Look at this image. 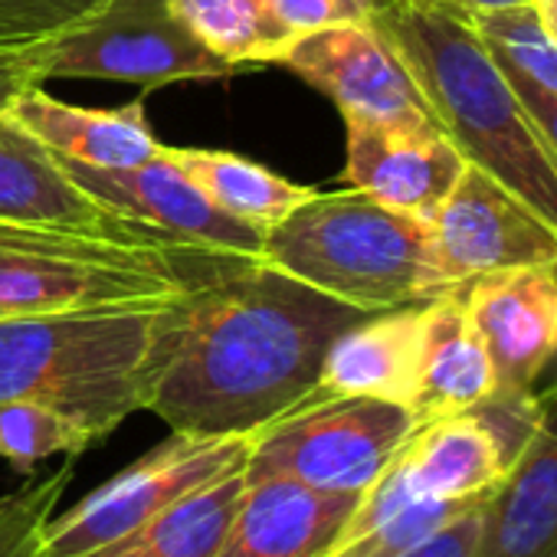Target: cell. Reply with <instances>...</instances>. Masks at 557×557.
I'll return each mask as SVG.
<instances>
[{
    "instance_id": "cell-27",
    "label": "cell",
    "mask_w": 557,
    "mask_h": 557,
    "mask_svg": "<svg viewBox=\"0 0 557 557\" xmlns=\"http://www.w3.org/2000/svg\"><path fill=\"white\" fill-rule=\"evenodd\" d=\"M482 502H446V498H413L400 511L387 515L381 524L364 531L361 537L338 544L329 557H404L407 550L426 544Z\"/></svg>"
},
{
    "instance_id": "cell-19",
    "label": "cell",
    "mask_w": 557,
    "mask_h": 557,
    "mask_svg": "<svg viewBox=\"0 0 557 557\" xmlns=\"http://www.w3.org/2000/svg\"><path fill=\"white\" fill-rule=\"evenodd\" d=\"M492 391L495 368L479 332L466 315L462 289L430 299L423 319L420 377L410 404L417 423L466 413L475 404H482Z\"/></svg>"
},
{
    "instance_id": "cell-4",
    "label": "cell",
    "mask_w": 557,
    "mask_h": 557,
    "mask_svg": "<svg viewBox=\"0 0 557 557\" xmlns=\"http://www.w3.org/2000/svg\"><path fill=\"white\" fill-rule=\"evenodd\" d=\"M262 259L364 312L426 302L446 293L433 265L430 223L358 187L315 190L265 233Z\"/></svg>"
},
{
    "instance_id": "cell-13",
    "label": "cell",
    "mask_w": 557,
    "mask_h": 557,
    "mask_svg": "<svg viewBox=\"0 0 557 557\" xmlns=\"http://www.w3.org/2000/svg\"><path fill=\"white\" fill-rule=\"evenodd\" d=\"M459 289L492 358L495 391H534L557 355V265L502 269Z\"/></svg>"
},
{
    "instance_id": "cell-24",
    "label": "cell",
    "mask_w": 557,
    "mask_h": 557,
    "mask_svg": "<svg viewBox=\"0 0 557 557\" xmlns=\"http://www.w3.org/2000/svg\"><path fill=\"white\" fill-rule=\"evenodd\" d=\"M469 21L518 96L557 102V44L541 27L531 4L479 11L469 14Z\"/></svg>"
},
{
    "instance_id": "cell-34",
    "label": "cell",
    "mask_w": 557,
    "mask_h": 557,
    "mask_svg": "<svg viewBox=\"0 0 557 557\" xmlns=\"http://www.w3.org/2000/svg\"><path fill=\"white\" fill-rule=\"evenodd\" d=\"M534 394H557V355L550 358V364L534 381Z\"/></svg>"
},
{
    "instance_id": "cell-2",
    "label": "cell",
    "mask_w": 557,
    "mask_h": 557,
    "mask_svg": "<svg viewBox=\"0 0 557 557\" xmlns=\"http://www.w3.org/2000/svg\"><path fill=\"white\" fill-rule=\"evenodd\" d=\"M371 24L407 66L433 122L462 158L557 230V154L469 14L443 0H381Z\"/></svg>"
},
{
    "instance_id": "cell-12",
    "label": "cell",
    "mask_w": 557,
    "mask_h": 557,
    "mask_svg": "<svg viewBox=\"0 0 557 557\" xmlns=\"http://www.w3.org/2000/svg\"><path fill=\"white\" fill-rule=\"evenodd\" d=\"M0 223L92 233L132 246H194L106 210L79 184H73L44 141L24 132L4 112H0Z\"/></svg>"
},
{
    "instance_id": "cell-10",
    "label": "cell",
    "mask_w": 557,
    "mask_h": 557,
    "mask_svg": "<svg viewBox=\"0 0 557 557\" xmlns=\"http://www.w3.org/2000/svg\"><path fill=\"white\" fill-rule=\"evenodd\" d=\"M60 168L106 210L168 233L174 239L216 249L226 256L262 259L265 233L223 213L168 154L161 151L135 168H86L79 161L60 158Z\"/></svg>"
},
{
    "instance_id": "cell-9",
    "label": "cell",
    "mask_w": 557,
    "mask_h": 557,
    "mask_svg": "<svg viewBox=\"0 0 557 557\" xmlns=\"http://www.w3.org/2000/svg\"><path fill=\"white\" fill-rule=\"evenodd\" d=\"M430 243L446 293L502 269L557 265V230L475 164L433 213Z\"/></svg>"
},
{
    "instance_id": "cell-32",
    "label": "cell",
    "mask_w": 557,
    "mask_h": 557,
    "mask_svg": "<svg viewBox=\"0 0 557 557\" xmlns=\"http://www.w3.org/2000/svg\"><path fill=\"white\" fill-rule=\"evenodd\" d=\"M443 4L462 11V14H479V11H498V8H515L528 4V0H443Z\"/></svg>"
},
{
    "instance_id": "cell-21",
    "label": "cell",
    "mask_w": 557,
    "mask_h": 557,
    "mask_svg": "<svg viewBox=\"0 0 557 557\" xmlns=\"http://www.w3.org/2000/svg\"><path fill=\"white\" fill-rule=\"evenodd\" d=\"M164 154L233 220L249 223L269 233L275 223H283L296 207H302L315 190L306 184H293L275 171L239 158L233 151H210V148H168Z\"/></svg>"
},
{
    "instance_id": "cell-33",
    "label": "cell",
    "mask_w": 557,
    "mask_h": 557,
    "mask_svg": "<svg viewBox=\"0 0 557 557\" xmlns=\"http://www.w3.org/2000/svg\"><path fill=\"white\" fill-rule=\"evenodd\" d=\"M531 11L537 14L541 27L550 34V40L557 44V0H528Z\"/></svg>"
},
{
    "instance_id": "cell-23",
    "label": "cell",
    "mask_w": 557,
    "mask_h": 557,
    "mask_svg": "<svg viewBox=\"0 0 557 557\" xmlns=\"http://www.w3.org/2000/svg\"><path fill=\"white\" fill-rule=\"evenodd\" d=\"M243 488V469L230 472L177 502L154 524H148L141 534L109 550L106 557H213L220 537L230 528V518L239 508Z\"/></svg>"
},
{
    "instance_id": "cell-11",
    "label": "cell",
    "mask_w": 557,
    "mask_h": 557,
    "mask_svg": "<svg viewBox=\"0 0 557 557\" xmlns=\"http://www.w3.org/2000/svg\"><path fill=\"white\" fill-rule=\"evenodd\" d=\"M278 66L325 92L342 109V119L436 125L407 66L371 21L309 34L293 44Z\"/></svg>"
},
{
    "instance_id": "cell-14",
    "label": "cell",
    "mask_w": 557,
    "mask_h": 557,
    "mask_svg": "<svg viewBox=\"0 0 557 557\" xmlns=\"http://www.w3.org/2000/svg\"><path fill=\"white\" fill-rule=\"evenodd\" d=\"M345 181L374 200L426 223L469 164L440 125L345 119Z\"/></svg>"
},
{
    "instance_id": "cell-7",
    "label": "cell",
    "mask_w": 557,
    "mask_h": 557,
    "mask_svg": "<svg viewBox=\"0 0 557 557\" xmlns=\"http://www.w3.org/2000/svg\"><path fill=\"white\" fill-rule=\"evenodd\" d=\"M249 436L171 433L66 511H53L40 557H106L197 488L246 469Z\"/></svg>"
},
{
    "instance_id": "cell-30",
    "label": "cell",
    "mask_w": 557,
    "mask_h": 557,
    "mask_svg": "<svg viewBox=\"0 0 557 557\" xmlns=\"http://www.w3.org/2000/svg\"><path fill=\"white\" fill-rule=\"evenodd\" d=\"M482 508V505H479ZM479 508L430 537L426 544L407 550L404 557H472L475 554V537H479Z\"/></svg>"
},
{
    "instance_id": "cell-5",
    "label": "cell",
    "mask_w": 557,
    "mask_h": 557,
    "mask_svg": "<svg viewBox=\"0 0 557 557\" xmlns=\"http://www.w3.org/2000/svg\"><path fill=\"white\" fill-rule=\"evenodd\" d=\"M158 309L0 319V407L44 404L96 443L145 410V358Z\"/></svg>"
},
{
    "instance_id": "cell-17",
    "label": "cell",
    "mask_w": 557,
    "mask_h": 557,
    "mask_svg": "<svg viewBox=\"0 0 557 557\" xmlns=\"http://www.w3.org/2000/svg\"><path fill=\"white\" fill-rule=\"evenodd\" d=\"M426 302L368 312L348 325L332 342L312 397H374L410 410L420 377Z\"/></svg>"
},
{
    "instance_id": "cell-3",
    "label": "cell",
    "mask_w": 557,
    "mask_h": 557,
    "mask_svg": "<svg viewBox=\"0 0 557 557\" xmlns=\"http://www.w3.org/2000/svg\"><path fill=\"white\" fill-rule=\"evenodd\" d=\"M246 256L0 223V319L161 309Z\"/></svg>"
},
{
    "instance_id": "cell-18",
    "label": "cell",
    "mask_w": 557,
    "mask_h": 557,
    "mask_svg": "<svg viewBox=\"0 0 557 557\" xmlns=\"http://www.w3.org/2000/svg\"><path fill=\"white\" fill-rule=\"evenodd\" d=\"M0 112L53 154L86 168H135L161 151L141 99L122 109H83L60 102L44 86H17L0 99Z\"/></svg>"
},
{
    "instance_id": "cell-16",
    "label": "cell",
    "mask_w": 557,
    "mask_h": 557,
    "mask_svg": "<svg viewBox=\"0 0 557 557\" xmlns=\"http://www.w3.org/2000/svg\"><path fill=\"white\" fill-rule=\"evenodd\" d=\"M358 498L289 479L246 482L213 557H329Z\"/></svg>"
},
{
    "instance_id": "cell-8",
    "label": "cell",
    "mask_w": 557,
    "mask_h": 557,
    "mask_svg": "<svg viewBox=\"0 0 557 557\" xmlns=\"http://www.w3.org/2000/svg\"><path fill=\"white\" fill-rule=\"evenodd\" d=\"M236 70L207 53L168 0H102L66 37L47 47L21 86L47 79H109L158 89L190 79H226Z\"/></svg>"
},
{
    "instance_id": "cell-25",
    "label": "cell",
    "mask_w": 557,
    "mask_h": 557,
    "mask_svg": "<svg viewBox=\"0 0 557 557\" xmlns=\"http://www.w3.org/2000/svg\"><path fill=\"white\" fill-rule=\"evenodd\" d=\"M102 0H0V99L14 92L24 70Z\"/></svg>"
},
{
    "instance_id": "cell-20",
    "label": "cell",
    "mask_w": 557,
    "mask_h": 557,
    "mask_svg": "<svg viewBox=\"0 0 557 557\" xmlns=\"http://www.w3.org/2000/svg\"><path fill=\"white\" fill-rule=\"evenodd\" d=\"M397 456L420 495L446 502H485L508 472L492 433L469 410L420 423Z\"/></svg>"
},
{
    "instance_id": "cell-15",
    "label": "cell",
    "mask_w": 557,
    "mask_h": 557,
    "mask_svg": "<svg viewBox=\"0 0 557 557\" xmlns=\"http://www.w3.org/2000/svg\"><path fill=\"white\" fill-rule=\"evenodd\" d=\"M541 423L479 508L472 557H557V394H537Z\"/></svg>"
},
{
    "instance_id": "cell-31",
    "label": "cell",
    "mask_w": 557,
    "mask_h": 557,
    "mask_svg": "<svg viewBox=\"0 0 557 557\" xmlns=\"http://www.w3.org/2000/svg\"><path fill=\"white\" fill-rule=\"evenodd\" d=\"M521 106L528 109V115L534 119L541 138L547 141V148L557 154V102L554 99H537V96H518Z\"/></svg>"
},
{
    "instance_id": "cell-6",
    "label": "cell",
    "mask_w": 557,
    "mask_h": 557,
    "mask_svg": "<svg viewBox=\"0 0 557 557\" xmlns=\"http://www.w3.org/2000/svg\"><path fill=\"white\" fill-rule=\"evenodd\" d=\"M413 410L374 397H309L249 436L246 482L289 479L361 495L417 430Z\"/></svg>"
},
{
    "instance_id": "cell-26",
    "label": "cell",
    "mask_w": 557,
    "mask_h": 557,
    "mask_svg": "<svg viewBox=\"0 0 557 557\" xmlns=\"http://www.w3.org/2000/svg\"><path fill=\"white\" fill-rule=\"evenodd\" d=\"M96 436L66 413L44 404H4L0 407V459L30 475L50 456H79Z\"/></svg>"
},
{
    "instance_id": "cell-28",
    "label": "cell",
    "mask_w": 557,
    "mask_h": 557,
    "mask_svg": "<svg viewBox=\"0 0 557 557\" xmlns=\"http://www.w3.org/2000/svg\"><path fill=\"white\" fill-rule=\"evenodd\" d=\"M73 482V462L0 495V557H40V537L63 492Z\"/></svg>"
},
{
    "instance_id": "cell-22",
    "label": "cell",
    "mask_w": 557,
    "mask_h": 557,
    "mask_svg": "<svg viewBox=\"0 0 557 557\" xmlns=\"http://www.w3.org/2000/svg\"><path fill=\"white\" fill-rule=\"evenodd\" d=\"M181 27L236 73L278 66L293 37L275 24L265 0H168Z\"/></svg>"
},
{
    "instance_id": "cell-1",
    "label": "cell",
    "mask_w": 557,
    "mask_h": 557,
    "mask_svg": "<svg viewBox=\"0 0 557 557\" xmlns=\"http://www.w3.org/2000/svg\"><path fill=\"white\" fill-rule=\"evenodd\" d=\"M364 315L265 259H239L154 312L145 410L171 433L252 436L319 391L332 342Z\"/></svg>"
},
{
    "instance_id": "cell-29",
    "label": "cell",
    "mask_w": 557,
    "mask_h": 557,
    "mask_svg": "<svg viewBox=\"0 0 557 557\" xmlns=\"http://www.w3.org/2000/svg\"><path fill=\"white\" fill-rule=\"evenodd\" d=\"M265 8L293 40H302L329 27L368 24L381 0H265Z\"/></svg>"
}]
</instances>
